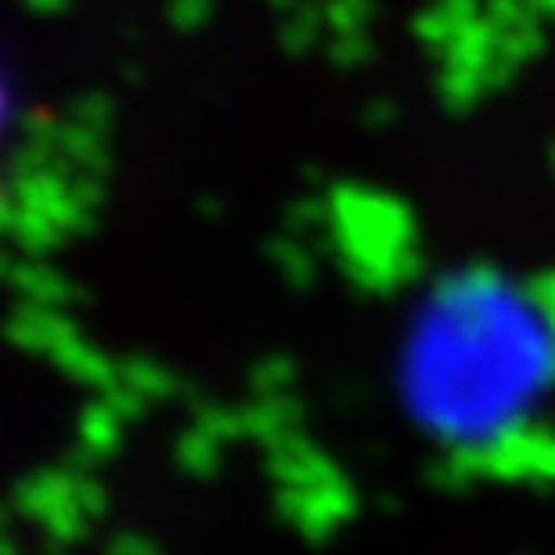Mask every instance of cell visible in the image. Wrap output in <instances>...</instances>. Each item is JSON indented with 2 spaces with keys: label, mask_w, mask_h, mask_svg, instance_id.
<instances>
[{
  "label": "cell",
  "mask_w": 555,
  "mask_h": 555,
  "mask_svg": "<svg viewBox=\"0 0 555 555\" xmlns=\"http://www.w3.org/2000/svg\"><path fill=\"white\" fill-rule=\"evenodd\" d=\"M390 390L408 429L454 459L516 451L555 415V304L487 263L437 274L390 339Z\"/></svg>",
  "instance_id": "obj_1"
}]
</instances>
